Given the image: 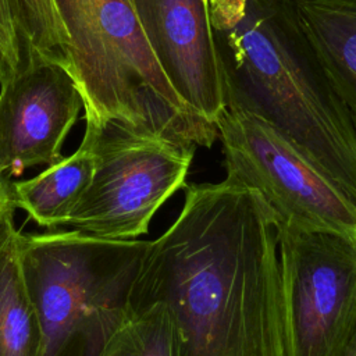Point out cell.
Instances as JSON below:
<instances>
[{"label":"cell","instance_id":"obj_1","mask_svg":"<svg viewBox=\"0 0 356 356\" xmlns=\"http://www.w3.org/2000/svg\"><path fill=\"white\" fill-rule=\"evenodd\" d=\"M185 188L178 217L149 243L131 314L165 305L181 356H286L277 213L227 178Z\"/></svg>","mask_w":356,"mask_h":356},{"label":"cell","instance_id":"obj_2","mask_svg":"<svg viewBox=\"0 0 356 356\" xmlns=\"http://www.w3.org/2000/svg\"><path fill=\"white\" fill-rule=\"evenodd\" d=\"M225 107L278 129L356 202V129L293 0H210Z\"/></svg>","mask_w":356,"mask_h":356},{"label":"cell","instance_id":"obj_3","mask_svg":"<svg viewBox=\"0 0 356 356\" xmlns=\"http://www.w3.org/2000/svg\"><path fill=\"white\" fill-rule=\"evenodd\" d=\"M68 35L65 67L86 124L118 121L170 139L210 147L217 127L178 96L145 36L131 0H54Z\"/></svg>","mask_w":356,"mask_h":356},{"label":"cell","instance_id":"obj_4","mask_svg":"<svg viewBox=\"0 0 356 356\" xmlns=\"http://www.w3.org/2000/svg\"><path fill=\"white\" fill-rule=\"evenodd\" d=\"M24 277L44 335V356H99L131 317L129 298L150 241L78 229L18 232Z\"/></svg>","mask_w":356,"mask_h":356},{"label":"cell","instance_id":"obj_5","mask_svg":"<svg viewBox=\"0 0 356 356\" xmlns=\"http://www.w3.org/2000/svg\"><path fill=\"white\" fill-rule=\"evenodd\" d=\"M95 154L89 186L67 225L106 239H136L160 206L185 188L196 146L118 121L86 124Z\"/></svg>","mask_w":356,"mask_h":356},{"label":"cell","instance_id":"obj_6","mask_svg":"<svg viewBox=\"0 0 356 356\" xmlns=\"http://www.w3.org/2000/svg\"><path fill=\"white\" fill-rule=\"evenodd\" d=\"M227 179L256 189L280 221L356 239V202L263 118L225 107L217 120Z\"/></svg>","mask_w":356,"mask_h":356},{"label":"cell","instance_id":"obj_7","mask_svg":"<svg viewBox=\"0 0 356 356\" xmlns=\"http://www.w3.org/2000/svg\"><path fill=\"white\" fill-rule=\"evenodd\" d=\"M286 356H341L356 324V239L278 220Z\"/></svg>","mask_w":356,"mask_h":356},{"label":"cell","instance_id":"obj_8","mask_svg":"<svg viewBox=\"0 0 356 356\" xmlns=\"http://www.w3.org/2000/svg\"><path fill=\"white\" fill-rule=\"evenodd\" d=\"M83 110L67 67L32 50L0 83V172L18 175L58 161L68 132Z\"/></svg>","mask_w":356,"mask_h":356},{"label":"cell","instance_id":"obj_9","mask_svg":"<svg viewBox=\"0 0 356 356\" xmlns=\"http://www.w3.org/2000/svg\"><path fill=\"white\" fill-rule=\"evenodd\" d=\"M145 36L185 104L217 127L225 83L210 0H131Z\"/></svg>","mask_w":356,"mask_h":356},{"label":"cell","instance_id":"obj_10","mask_svg":"<svg viewBox=\"0 0 356 356\" xmlns=\"http://www.w3.org/2000/svg\"><path fill=\"white\" fill-rule=\"evenodd\" d=\"M293 6L356 129V0H293Z\"/></svg>","mask_w":356,"mask_h":356},{"label":"cell","instance_id":"obj_11","mask_svg":"<svg viewBox=\"0 0 356 356\" xmlns=\"http://www.w3.org/2000/svg\"><path fill=\"white\" fill-rule=\"evenodd\" d=\"M93 168L92 142L83 134L79 147L71 156L61 157L33 178L11 182L14 204L40 227L67 225L70 214L90 184Z\"/></svg>","mask_w":356,"mask_h":356},{"label":"cell","instance_id":"obj_12","mask_svg":"<svg viewBox=\"0 0 356 356\" xmlns=\"http://www.w3.org/2000/svg\"><path fill=\"white\" fill-rule=\"evenodd\" d=\"M18 229L0 246V356H44V335L19 257Z\"/></svg>","mask_w":356,"mask_h":356},{"label":"cell","instance_id":"obj_13","mask_svg":"<svg viewBox=\"0 0 356 356\" xmlns=\"http://www.w3.org/2000/svg\"><path fill=\"white\" fill-rule=\"evenodd\" d=\"M99 356H181L178 331L167 306L153 303L131 314Z\"/></svg>","mask_w":356,"mask_h":356},{"label":"cell","instance_id":"obj_14","mask_svg":"<svg viewBox=\"0 0 356 356\" xmlns=\"http://www.w3.org/2000/svg\"><path fill=\"white\" fill-rule=\"evenodd\" d=\"M11 6L21 39V57L38 50L65 65L68 35L54 0H11Z\"/></svg>","mask_w":356,"mask_h":356},{"label":"cell","instance_id":"obj_15","mask_svg":"<svg viewBox=\"0 0 356 356\" xmlns=\"http://www.w3.org/2000/svg\"><path fill=\"white\" fill-rule=\"evenodd\" d=\"M19 58L21 39L11 0H0V83L17 71Z\"/></svg>","mask_w":356,"mask_h":356},{"label":"cell","instance_id":"obj_16","mask_svg":"<svg viewBox=\"0 0 356 356\" xmlns=\"http://www.w3.org/2000/svg\"><path fill=\"white\" fill-rule=\"evenodd\" d=\"M11 182L8 175L0 172V246L17 231L14 225V213L17 207L13 199Z\"/></svg>","mask_w":356,"mask_h":356}]
</instances>
